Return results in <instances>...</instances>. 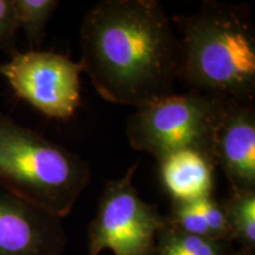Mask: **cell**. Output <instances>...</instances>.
<instances>
[{
    "mask_svg": "<svg viewBox=\"0 0 255 255\" xmlns=\"http://www.w3.org/2000/svg\"><path fill=\"white\" fill-rule=\"evenodd\" d=\"M79 39V62L105 101L139 108L175 92L182 44L157 0H102Z\"/></svg>",
    "mask_w": 255,
    "mask_h": 255,
    "instance_id": "6da1fadb",
    "label": "cell"
},
{
    "mask_svg": "<svg viewBox=\"0 0 255 255\" xmlns=\"http://www.w3.org/2000/svg\"><path fill=\"white\" fill-rule=\"evenodd\" d=\"M159 178L173 201H191L214 195L215 162L194 150L168 155L158 162Z\"/></svg>",
    "mask_w": 255,
    "mask_h": 255,
    "instance_id": "9c48e42d",
    "label": "cell"
},
{
    "mask_svg": "<svg viewBox=\"0 0 255 255\" xmlns=\"http://www.w3.org/2000/svg\"><path fill=\"white\" fill-rule=\"evenodd\" d=\"M59 5L58 0H13L19 30L25 32L31 50L41 45L47 23Z\"/></svg>",
    "mask_w": 255,
    "mask_h": 255,
    "instance_id": "4fadbf2b",
    "label": "cell"
},
{
    "mask_svg": "<svg viewBox=\"0 0 255 255\" xmlns=\"http://www.w3.org/2000/svg\"><path fill=\"white\" fill-rule=\"evenodd\" d=\"M226 102L189 90L171 94L136 110L127 120V137L132 149L148 152L157 162L182 150L213 157V143Z\"/></svg>",
    "mask_w": 255,
    "mask_h": 255,
    "instance_id": "277c9868",
    "label": "cell"
},
{
    "mask_svg": "<svg viewBox=\"0 0 255 255\" xmlns=\"http://www.w3.org/2000/svg\"><path fill=\"white\" fill-rule=\"evenodd\" d=\"M62 219L0 184V255H63Z\"/></svg>",
    "mask_w": 255,
    "mask_h": 255,
    "instance_id": "52a82bcc",
    "label": "cell"
},
{
    "mask_svg": "<svg viewBox=\"0 0 255 255\" xmlns=\"http://www.w3.org/2000/svg\"><path fill=\"white\" fill-rule=\"evenodd\" d=\"M213 157L231 191H255L254 103L226 102L215 130Z\"/></svg>",
    "mask_w": 255,
    "mask_h": 255,
    "instance_id": "ba28073f",
    "label": "cell"
},
{
    "mask_svg": "<svg viewBox=\"0 0 255 255\" xmlns=\"http://www.w3.org/2000/svg\"><path fill=\"white\" fill-rule=\"evenodd\" d=\"M173 20L182 34L180 81L219 100L254 103L255 28L248 6L206 0L196 13Z\"/></svg>",
    "mask_w": 255,
    "mask_h": 255,
    "instance_id": "7a4b0ae2",
    "label": "cell"
},
{
    "mask_svg": "<svg viewBox=\"0 0 255 255\" xmlns=\"http://www.w3.org/2000/svg\"><path fill=\"white\" fill-rule=\"evenodd\" d=\"M228 255H255L253 251L245 250V248H240L239 251H232Z\"/></svg>",
    "mask_w": 255,
    "mask_h": 255,
    "instance_id": "9a60e30c",
    "label": "cell"
},
{
    "mask_svg": "<svg viewBox=\"0 0 255 255\" xmlns=\"http://www.w3.org/2000/svg\"><path fill=\"white\" fill-rule=\"evenodd\" d=\"M167 219L174 227L196 237L233 242L225 208L214 195L173 201Z\"/></svg>",
    "mask_w": 255,
    "mask_h": 255,
    "instance_id": "30bf717a",
    "label": "cell"
},
{
    "mask_svg": "<svg viewBox=\"0 0 255 255\" xmlns=\"http://www.w3.org/2000/svg\"><path fill=\"white\" fill-rule=\"evenodd\" d=\"M91 177L87 162L0 109V184L58 219L68 216Z\"/></svg>",
    "mask_w": 255,
    "mask_h": 255,
    "instance_id": "3957f363",
    "label": "cell"
},
{
    "mask_svg": "<svg viewBox=\"0 0 255 255\" xmlns=\"http://www.w3.org/2000/svg\"><path fill=\"white\" fill-rule=\"evenodd\" d=\"M18 31L13 0H0V50L8 55L9 58L19 52Z\"/></svg>",
    "mask_w": 255,
    "mask_h": 255,
    "instance_id": "5bb4252c",
    "label": "cell"
},
{
    "mask_svg": "<svg viewBox=\"0 0 255 255\" xmlns=\"http://www.w3.org/2000/svg\"><path fill=\"white\" fill-rule=\"evenodd\" d=\"M138 164H132L123 177L105 183L89 226V255H100L107 248L115 255H156L157 234L168 220L133 187Z\"/></svg>",
    "mask_w": 255,
    "mask_h": 255,
    "instance_id": "5b68a950",
    "label": "cell"
},
{
    "mask_svg": "<svg viewBox=\"0 0 255 255\" xmlns=\"http://www.w3.org/2000/svg\"><path fill=\"white\" fill-rule=\"evenodd\" d=\"M232 251V242L196 237L168 221L156 241V255H228Z\"/></svg>",
    "mask_w": 255,
    "mask_h": 255,
    "instance_id": "8fae6325",
    "label": "cell"
},
{
    "mask_svg": "<svg viewBox=\"0 0 255 255\" xmlns=\"http://www.w3.org/2000/svg\"><path fill=\"white\" fill-rule=\"evenodd\" d=\"M82 72L81 62L53 51H19L0 64V76L14 94L55 120H69L81 104Z\"/></svg>",
    "mask_w": 255,
    "mask_h": 255,
    "instance_id": "8992f818",
    "label": "cell"
},
{
    "mask_svg": "<svg viewBox=\"0 0 255 255\" xmlns=\"http://www.w3.org/2000/svg\"><path fill=\"white\" fill-rule=\"evenodd\" d=\"M231 229L232 240L241 248L255 250V191H231L221 201Z\"/></svg>",
    "mask_w": 255,
    "mask_h": 255,
    "instance_id": "7c38bea8",
    "label": "cell"
}]
</instances>
